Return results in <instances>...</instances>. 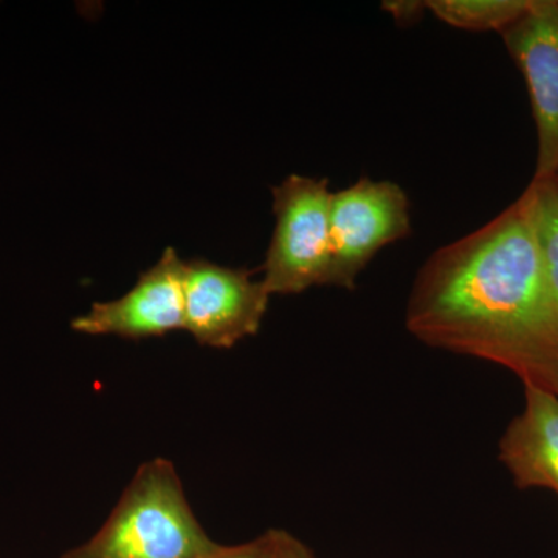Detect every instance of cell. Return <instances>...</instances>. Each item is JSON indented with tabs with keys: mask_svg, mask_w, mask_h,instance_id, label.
Masks as SVG:
<instances>
[{
	"mask_svg": "<svg viewBox=\"0 0 558 558\" xmlns=\"http://www.w3.org/2000/svg\"><path fill=\"white\" fill-rule=\"evenodd\" d=\"M526 202L529 215L537 233L546 275H548L550 295L558 319V186L554 179L532 180L527 190L521 194Z\"/></svg>",
	"mask_w": 558,
	"mask_h": 558,
	"instance_id": "10",
	"label": "cell"
},
{
	"mask_svg": "<svg viewBox=\"0 0 558 558\" xmlns=\"http://www.w3.org/2000/svg\"><path fill=\"white\" fill-rule=\"evenodd\" d=\"M510 57L526 80L537 126V165L532 180L558 175V2L532 0L501 32Z\"/></svg>",
	"mask_w": 558,
	"mask_h": 558,
	"instance_id": "6",
	"label": "cell"
},
{
	"mask_svg": "<svg viewBox=\"0 0 558 558\" xmlns=\"http://www.w3.org/2000/svg\"><path fill=\"white\" fill-rule=\"evenodd\" d=\"M410 199L391 180L359 179L332 193L330 264L325 286L354 290L381 248L411 234Z\"/></svg>",
	"mask_w": 558,
	"mask_h": 558,
	"instance_id": "4",
	"label": "cell"
},
{
	"mask_svg": "<svg viewBox=\"0 0 558 558\" xmlns=\"http://www.w3.org/2000/svg\"><path fill=\"white\" fill-rule=\"evenodd\" d=\"M275 230L264 260V288L271 295H296L325 286L330 264L328 179L292 174L271 190Z\"/></svg>",
	"mask_w": 558,
	"mask_h": 558,
	"instance_id": "3",
	"label": "cell"
},
{
	"mask_svg": "<svg viewBox=\"0 0 558 558\" xmlns=\"http://www.w3.org/2000/svg\"><path fill=\"white\" fill-rule=\"evenodd\" d=\"M381 9L391 14L392 20L399 25H413L424 16L427 11V2L421 0H387L381 3Z\"/></svg>",
	"mask_w": 558,
	"mask_h": 558,
	"instance_id": "12",
	"label": "cell"
},
{
	"mask_svg": "<svg viewBox=\"0 0 558 558\" xmlns=\"http://www.w3.org/2000/svg\"><path fill=\"white\" fill-rule=\"evenodd\" d=\"M284 553L286 558H318L311 548L289 532H286Z\"/></svg>",
	"mask_w": 558,
	"mask_h": 558,
	"instance_id": "13",
	"label": "cell"
},
{
	"mask_svg": "<svg viewBox=\"0 0 558 558\" xmlns=\"http://www.w3.org/2000/svg\"><path fill=\"white\" fill-rule=\"evenodd\" d=\"M554 180H556V182H557V186H558V175H557V178H556V179H554Z\"/></svg>",
	"mask_w": 558,
	"mask_h": 558,
	"instance_id": "14",
	"label": "cell"
},
{
	"mask_svg": "<svg viewBox=\"0 0 558 558\" xmlns=\"http://www.w3.org/2000/svg\"><path fill=\"white\" fill-rule=\"evenodd\" d=\"M183 269L175 248L168 247L137 284L119 300L92 304L72 319V329L86 336H117L142 340L183 330Z\"/></svg>",
	"mask_w": 558,
	"mask_h": 558,
	"instance_id": "7",
	"label": "cell"
},
{
	"mask_svg": "<svg viewBox=\"0 0 558 558\" xmlns=\"http://www.w3.org/2000/svg\"><path fill=\"white\" fill-rule=\"evenodd\" d=\"M498 458L520 488L558 497V396L524 387V409L499 440Z\"/></svg>",
	"mask_w": 558,
	"mask_h": 558,
	"instance_id": "8",
	"label": "cell"
},
{
	"mask_svg": "<svg viewBox=\"0 0 558 558\" xmlns=\"http://www.w3.org/2000/svg\"><path fill=\"white\" fill-rule=\"evenodd\" d=\"M219 545L191 509L175 465L154 458L140 465L97 534L61 558H205Z\"/></svg>",
	"mask_w": 558,
	"mask_h": 558,
	"instance_id": "2",
	"label": "cell"
},
{
	"mask_svg": "<svg viewBox=\"0 0 558 558\" xmlns=\"http://www.w3.org/2000/svg\"><path fill=\"white\" fill-rule=\"evenodd\" d=\"M286 531L270 529L258 538L241 545H219L215 553L205 558H286Z\"/></svg>",
	"mask_w": 558,
	"mask_h": 558,
	"instance_id": "11",
	"label": "cell"
},
{
	"mask_svg": "<svg viewBox=\"0 0 558 558\" xmlns=\"http://www.w3.org/2000/svg\"><path fill=\"white\" fill-rule=\"evenodd\" d=\"M286 532H288V531H286ZM284 539H286V538H284ZM284 554H286V553H284Z\"/></svg>",
	"mask_w": 558,
	"mask_h": 558,
	"instance_id": "15",
	"label": "cell"
},
{
	"mask_svg": "<svg viewBox=\"0 0 558 558\" xmlns=\"http://www.w3.org/2000/svg\"><path fill=\"white\" fill-rule=\"evenodd\" d=\"M255 271L185 260L183 330L202 347L230 349L259 332L270 293Z\"/></svg>",
	"mask_w": 558,
	"mask_h": 558,
	"instance_id": "5",
	"label": "cell"
},
{
	"mask_svg": "<svg viewBox=\"0 0 558 558\" xmlns=\"http://www.w3.org/2000/svg\"><path fill=\"white\" fill-rule=\"evenodd\" d=\"M532 0H428L427 9L454 28L499 32L519 20Z\"/></svg>",
	"mask_w": 558,
	"mask_h": 558,
	"instance_id": "9",
	"label": "cell"
},
{
	"mask_svg": "<svg viewBox=\"0 0 558 558\" xmlns=\"http://www.w3.org/2000/svg\"><path fill=\"white\" fill-rule=\"evenodd\" d=\"M411 336L558 396V319L526 202L436 250L407 303Z\"/></svg>",
	"mask_w": 558,
	"mask_h": 558,
	"instance_id": "1",
	"label": "cell"
}]
</instances>
